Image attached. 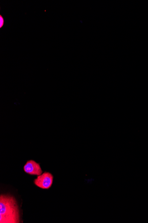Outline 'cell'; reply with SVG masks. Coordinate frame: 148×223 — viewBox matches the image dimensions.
Segmentation results:
<instances>
[{
  "label": "cell",
  "mask_w": 148,
  "mask_h": 223,
  "mask_svg": "<svg viewBox=\"0 0 148 223\" xmlns=\"http://www.w3.org/2000/svg\"><path fill=\"white\" fill-rule=\"evenodd\" d=\"M20 216L17 201L13 196L1 195L0 223H18Z\"/></svg>",
  "instance_id": "cell-1"
},
{
  "label": "cell",
  "mask_w": 148,
  "mask_h": 223,
  "mask_svg": "<svg viewBox=\"0 0 148 223\" xmlns=\"http://www.w3.org/2000/svg\"><path fill=\"white\" fill-rule=\"evenodd\" d=\"M53 181V176L51 173L45 172L37 176L34 181V184L42 189H47L51 187Z\"/></svg>",
  "instance_id": "cell-2"
},
{
  "label": "cell",
  "mask_w": 148,
  "mask_h": 223,
  "mask_svg": "<svg viewBox=\"0 0 148 223\" xmlns=\"http://www.w3.org/2000/svg\"><path fill=\"white\" fill-rule=\"evenodd\" d=\"M24 170L27 174L38 176L43 172L39 164L33 160L27 161L24 167Z\"/></svg>",
  "instance_id": "cell-3"
},
{
  "label": "cell",
  "mask_w": 148,
  "mask_h": 223,
  "mask_svg": "<svg viewBox=\"0 0 148 223\" xmlns=\"http://www.w3.org/2000/svg\"><path fill=\"white\" fill-rule=\"evenodd\" d=\"M4 24V19L1 15H0V28H2Z\"/></svg>",
  "instance_id": "cell-4"
}]
</instances>
